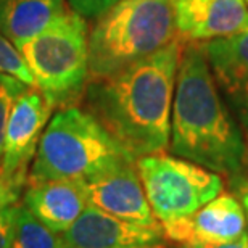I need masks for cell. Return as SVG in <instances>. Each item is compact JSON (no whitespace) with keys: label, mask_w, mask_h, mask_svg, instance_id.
<instances>
[{"label":"cell","mask_w":248,"mask_h":248,"mask_svg":"<svg viewBox=\"0 0 248 248\" xmlns=\"http://www.w3.org/2000/svg\"><path fill=\"white\" fill-rule=\"evenodd\" d=\"M182 41L100 78H89L81 97L95 118L134 160L170 148L171 111Z\"/></svg>","instance_id":"6da1fadb"},{"label":"cell","mask_w":248,"mask_h":248,"mask_svg":"<svg viewBox=\"0 0 248 248\" xmlns=\"http://www.w3.org/2000/svg\"><path fill=\"white\" fill-rule=\"evenodd\" d=\"M170 150L231 181L245 170V134L219 92L200 42H182Z\"/></svg>","instance_id":"7a4b0ae2"},{"label":"cell","mask_w":248,"mask_h":248,"mask_svg":"<svg viewBox=\"0 0 248 248\" xmlns=\"http://www.w3.org/2000/svg\"><path fill=\"white\" fill-rule=\"evenodd\" d=\"M127 155L81 105L58 108L42 132L28 186L53 179L87 181Z\"/></svg>","instance_id":"3957f363"},{"label":"cell","mask_w":248,"mask_h":248,"mask_svg":"<svg viewBox=\"0 0 248 248\" xmlns=\"http://www.w3.org/2000/svg\"><path fill=\"white\" fill-rule=\"evenodd\" d=\"M89 29V78L107 76L176 41L172 0H121Z\"/></svg>","instance_id":"277c9868"},{"label":"cell","mask_w":248,"mask_h":248,"mask_svg":"<svg viewBox=\"0 0 248 248\" xmlns=\"http://www.w3.org/2000/svg\"><path fill=\"white\" fill-rule=\"evenodd\" d=\"M36 87L53 108L79 105L89 81L87 19L71 8L36 36L15 44Z\"/></svg>","instance_id":"5b68a950"},{"label":"cell","mask_w":248,"mask_h":248,"mask_svg":"<svg viewBox=\"0 0 248 248\" xmlns=\"http://www.w3.org/2000/svg\"><path fill=\"white\" fill-rule=\"evenodd\" d=\"M136 168L161 226L190 216L224 188L221 174L166 152L137 158Z\"/></svg>","instance_id":"8992f818"},{"label":"cell","mask_w":248,"mask_h":248,"mask_svg":"<svg viewBox=\"0 0 248 248\" xmlns=\"http://www.w3.org/2000/svg\"><path fill=\"white\" fill-rule=\"evenodd\" d=\"M55 110L37 87H24L15 98L3 136L0 176L26 188L29 168L42 132Z\"/></svg>","instance_id":"52a82bcc"},{"label":"cell","mask_w":248,"mask_h":248,"mask_svg":"<svg viewBox=\"0 0 248 248\" xmlns=\"http://www.w3.org/2000/svg\"><path fill=\"white\" fill-rule=\"evenodd\" d=\"M89 205L140 226H160L148 205L136 160L126 158L84 181Z\"/></svg>","instance_id":"ba28073f"},{"label":"cell","mask_w":248,"mask_h":248,"mask_svg":"<svg viewBox=\"0 0 248 248\" xmlns=\"http://www.w3.org/2000/svg\"><path fill=\"white\" fill-rule=\"evenodd\" d=\"M168 240L177 245L226 244L247 234V215L240 200L219 193L190 216L163 224Z\"/></svg>","instance_id":"9c48e42d"},{"label":"cell","mask_w":248,"mask_h":248,"mask_svg":"<svg viewBox=\"0 0 248 248\" xmlns=\"http://www.w3.org/2000/svg\"><path fill=\"white\" fill-rule=\"evenodd\" d=\"M62 235L68 248H145L161 245L166 239L161 224H134L92 205Z\"/></svg>","instance_id":"30bf717a"},{"label":"cell","mask_w":248,"mask_h":248,"mask_svg":"<svg viewBox=\"0 0 248 248\" xmlns=\"http://www.w3.org/2000/svg\"><path fill=\"white\" fill-rule=\"evenodd\" d=\"M177 37L182 42H210L248 31L245 0H172Z\"/></svg>","instance_id":"8fae6325"},{"label":"cell","mask_w":248,"mask_h":248,"mask_svg":"<svg viewBox=\"0 0 248 248\" xmlns=\"http://www.w3.org/2000/svg\"><path fill=\"white\" fill-rule=\"evenodd\" d=\"M211 73L235 113L242 127L248 129V31H242L210 42H202Z\"/></svg>","instance_id":"7c38bea8"},{"label":"cell","mask_w":248,"mask_h":248,"mask_svg":"<svg viewBox=\"0 0 248 248\" xmlns=\"http://www.w3.org/2000/svg\"><path fill=\"white\" fill-rule=\"evenodd\" d=\"M23 205L44 226L63 234L89 206L84 181L53 179L26 186Z\"/></svg>","instance_id":"4fadbf2b"},{"label":"cell","mask_w":248,"mask_h":248,"mask_svg":"<svg viewBox=\"0 0 248 248\" xmlns=\"http://www.w3.org/2000/svg\"><path fill=\"white\" fill-rule=\"evenodd\" d=\"M68 10L66 0H7L0 5V34L13 44L23 42Z\"/></svg>","instance_id":"5bb4252c"},{"label":"cell","mask_w":248,"mask_h":248,"mask_svg":"<svg viewBox=\"0 0 248 248\" xmlns=\"http://www.w3.org/2000/svg\"><path fill=\"white\" fill-rule=\"evenodd\" d=\"M10 248H68V245L62 234L46 227L18 202Z\"/></svg>","instance_id":"9a60e30c"},{"label":"cell","mask_w":248,"mask_h":248,"mask_svg":"<svg viewBox=\"0 0 248 248\" xmlns=\"http://www.w3.org/2000/svg\"><path fill=\"white\" fill-rule=\"evenodd\" d=\"M0 74H7V76L18 79L29 87H36L34 78L21 52L3 34H0Z\"/></svg>","instance_id":"2e32d148"},{"label":"cell","mask_w":248,"mask_h":248,"mask_svg":"<svg viewBox=\"0 0 248 248\" xmlns=\"http://www.w3.org/2000/svg\"><path fill=\"white\" fill-rule=\"evenodd\" d=\"M24 87H29L21 81L15 79L7 74H0V161H2V148H3V136L7 127L10 110L13 107V102Z\"/></svg>","instance_id":"e0dca14e"},{"label":"cell","mask_w":248,"mask_h":248,"mask_svg":"<svg viewBox=\"0 0 248 248\" xmlns=\"http://www.w3.org/2000/svg\"><path fill=\"white\" fill-rule=\"evenodd\" d=\"M69 8L84 19H97L121 0H66Z\"/></svg>","instance_id":"ac0fdd59"},{"label":"cell","mask_w":248,"mask_h":248,"mask_svg":"<svg viewBox=\"0 0 248 248\" xmlns=\"http://www.w3.org/2000/svg\"><path fill=\"white\" fill-rule=\"evenodd\" d=\"M16 205L18 203L0 208V248H10V245H12Z\"/></svg>","instance_id":"d6986e66"},{"label":"cell","mask_w":248,"mask_h":248,"mask_svg":"<svg viewBox=\"0 0 248 248\" xmlns=\"http://www.w3.org/2000/svg\"><path fill=\"white\" fill-rule=\"evenodd\" d=\"M23 192H24L23 187L13 184V182L3 179V177L0 176V208L18 203L19 197L23 195Z\"/></svg>","instance_id":"ffe728a7"},{"label":"cell","mask_w":248,"mask_h":248,"mask_svg":"<svg viewBox=\"0 0 248 248\" xmlns=\"http://www.w3.org/2000/svg\"><path fill=\"white\" fill-rule=\"evenodd\" d=\"M179 248H248V232L242 235L240 239L226 242V244H192V245H181Z\"/></svg>","instance_id":"44dd1931"},{"label":"cell","mask_w":248,"mask_h":248,"mask_svg":"<svg viewBox=\"0 0 248 248\" xmlns=\"http://www.w3.org/2000/svg\"><path fill=\"white\" fill-rule=\"evenodd\" d=\"M232 182L235 184V190H242V192L248 193V171L245 172V170H244V171H242V174L237 176Z\"/></svg>","instance_id":"7402d4cb"},{"label":"cell","mask_w":248,"mask_h":248,"mask_svg":"<svg viewBox=\"0 0 248 248\" xmlns=\"http://www.w3.org/2000/svg\"><path fill=\"white\" fill-rule=\"evenodd\" d=\"M237 198H239L240 203L244 205V210H245V215H247V226H248V193L242 192V190H237Z\"/></svg>","instance_id":"603a6c76"},{"label":"cell","mask_w":248,"mask_h":248,"mask_svg":"<svg viewBox=\"0 0 248 248\" xmlns=\"http://www.w3.org/2000/svg\"><path fill=\"white\" fill-rule=\"evenodd\" d=\"M245 145H247V153H245V166L248 165V129L245 131Z\"/></svg>","instance_id":"cb8c5ba5"},{"label":"cell","mask_w":248,"mask_h":248,"mask_svg":"<svg viewBox=\"0 0 248 248\" xmlns=\"http://www.w3.org/2000/svg\"><path fill=\"white\" fill-rule=\"evenodd\" d=\"M145 248H165L163 245H155V247H145Z\"/></svg>","instance_id":"d4e9b609"},{"label":"cell","mask_w":248,"mask_h":248,"mask_svg":"<svg viewBox=\"0 0 248 248\" xmlns=\"http://www.w3.org/2000/svg\"><path fill=\"white\" fill-rule=\"evenodd\" d=\"M3 2H7V0H0V5H2Z\"/></svg>","instance_id":"484cf974"},{"label":"cell","mask_w":248,"mask_h":248,"mask_svg":"<svg viewBox=\"0 0 248 248\" xmlns=\"http://www.w3.org/2000/svg\"><path fill=\"white\" fill-rule=\"evenodd\" d=\"M245 2H247V3H248V0H245Z\"/></svg>","instance_id":"4316f807"}]
</instances>
